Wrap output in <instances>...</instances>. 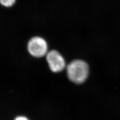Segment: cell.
I'll return each instance as SVG.
<instances>
[{"instance_id": "6da1fadb", "label": "cell", "mask_w": 120, "mask_h": 120, "mask_svg": "<svg viewBox=\"0 0 120 120\" xmlns=\"http://www.w3.org/2000/svg\"><path fill=\"white\" fill-rule=\"evenodd\" d=\"M67 74L72 82L81 84L85 82L89 74V67L87 64L82 60H75L67 67Z\"/></svg>"}, {"instance_id": "277c9868", "label": "cell", "mask_w": 120, "mask_h": 120, "mask_svg": "<svg viewBox=\"0 0 120 120\" xmlns=\"http://www.w3.org/2000/svg\"><path fill=\"white\" fill-rule=\"evenodd\" d=\"M17 0H0V4L5 8H11L15 4Z\"/></svg>"}, {"instance_id": "7a4b0ae2", "label": "cell", "mask_w": 120, "mask_h": 120, "mask_svg": "<svg viewBox=\"0 0 120 120\" xmlns=\"http://www.w3.org/2000/svg\"><path fill=\"white\" fill-rule=\"evenodd\" d=\"M27 49L32 56L41 57L47 53V43L45 40L42 38L35 36L29 41Z\"/></svg>"}, {"instance_id": "3957f363", "label": "cell", "mask_w": 120, "mask_h": 120, "mask_svg": "<svg viewBox=\"0 0 120 120\" xmlns=\"http://www.w3.org/2000/svg\"><path fill=\"white\" fill-rule=\"evenodd\" d=\"M46 60L52 71L57 73L64 69L65 63L63 56L59 52L52 50L47 53Z\"/></svg>"}, {"instance_id": "5b68a950", "label": "cell", "mask_w": 120, "mask_h": 120, "mask_svg": "<svg viewBox=\"0 0 120 120\" xmlns=\"http://www.w3.org/2000/svg\"><path fill=\"white\" fill-rule=\"evenodd\" d=\"M15 120H29L25 116H18L17 117Z\"/></svg>"}]
</instances>
